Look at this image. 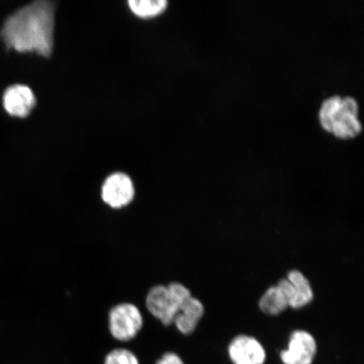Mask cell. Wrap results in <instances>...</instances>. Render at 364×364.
Returning a JSON list of instances; mask_svg holds the SVG:
<instances>
[{
    "instance_id": "obj_6",
    "label": "cell",
    "mask_w": 364,
    "mask_h": 364,
    "mask_svg": "<svg viewBox=\"0 0 364 364\" xmlns=\"http://www.w3.org/2000/svg\"><path fill=\"white\" fill-rule=\"evenodd\" d=\"M277 285L283 292L289 308L302 309L313 301L311 284L304 273L299 270L290 271Z\"/></svg>"
},
{
    "instance_id": "obj_8",
    "label": "cell",
    "mask_w": 364,
    "mask_h": 364,
    "mask_svg": "<svg viewBox=\"0 0 364 364\" xmlns=\"http://www.w3.org/2000/svg\"><path fill=\"white\" fill-rule=\"evenodd\" d=\"M229 356L234 364H264L267 355L263 346L257 338L240 335L231 341Z\"/></svg>"
},
{
    "instance_id": "obj_9",
    "label": "cell",
    "mask_w": 364,
    "mask_h": 364,
    "mask_svg": "<svg viewBox=\"0 0 364 364\" xmlns=\"http://www.w3.org/2000/svg\"><path fill=\"white\" fill-rule=\"evenodd\" d=\"M3 105L4 110L11 116L26 117L35 107V95L28 86L12 85L4 94Z\"/></svg>"
},
{
    "instance_id": "obj_3",
    "label": "cell",
    "mask_w": 364,
    "mask_h": 364,
    "mask_svg": "<svg viewBox=\"0 0 364 364\" xmlns=\"http://www.w3.org/2000/svg\"><path fill=\"white\" fill-rule=\"evenodd\" d=\"M192 296L188 288L177 282L159 284L149 290L145 306L154 318L164 326H169L173 325L182 304Z\"/></svg>"
},
{
    "instance_id": "obj_1",
    "label": "cell",
    "mask_w": 364,
    "mask_h": 364,
    "mask_svg": "<svg viewBox=\"0 0 364 364\" xmlns=\"http://www.w3.org/2000/svg\"><path fill=\"white\" fill-rule=\"evenodd\" d=\"M54 7L49 1H36L8 18L1 31L8 48L17 52H35L46 58L52 54Z\"/></svg>"
},
{
    "instance_id": "obj_11",
    "label": "cell",
    "mask_w": 364,
    "mask_h": 364,
    "mask_svg": "<svg viewBox=\"0 0 364 364\" xmlns=\"http://www.w3.org/2000/svg\"><path fill=\"white\" fill-rule=\"evenodd\" d=\"M259 308L267 316H279L289 308L283 292L277 284L270 287L259 300Z\"/></svg>"
},
{
    "instance_id": "obj_5",
    "label": "cell",
    "mask_w": 364,
    "mask_h": 364,
    "mask_svg": "<svg viewBox=\"0 0 364 364\" xmlns=\"http://www.w3.org/2000/svg\"><path fill=\"white\" fill-rule=\"evenodd\" d=\"M135 198V186L129 176L116 172L109 176L102 186V199L112 209L129 206Z\"/></svg>"
},
{
    "instance_id": "obj_12",
    "label": "cell",
    "mask_w": 364,
    "mask_h": 364,
    "mask_svg": "<svg viewBox=\"0 0 364 364\" xmlns=\"http://www.w3.org/2000/svg\"><path fill=\"white\" fill-rule=\"evenodd\" d=\"M166 0H130L129 6L132 12L140 18H152L165 11Z\"/></svg>"
},
{
    "instance_id": "obj_13",
    "label": "cell",
    "mask_w": 364,
    "mask_h": 364,
    "mask_svg": "<svg viewBox=\"0 0 364 364\" xmlns=\"http://www.w3.org/2000/svg\"><path fill=\"white\" fill-rule=\"evenodd\" d=\"M104 364H140L136 354L127 348H116L108 353Z\"/></svg>"
},
{
    "instance_id": "obj_2",
    "label": "cell",
    "mask_w": 364,
    "mask_h": 364,
    "mask_svg": "<svg viewBox=\"0 0 364 364\" xmlns=\"http://www.w3.org/2000/svg\"><path fill=\"white\" fill-rule=\"evenodd\" d=\"M318 120L323 129L341 139H353L363 130L358 102L351 97L335 95L325 100L318 112Z\"/></svg>"
},
{
    "instance_id": "obj_7",
    "label": "cell",
    "mask_w": 364,
    "mask_h": 364,
    "mask_svg": "<svg viewBox=\"0 0 364 364\" xmlns=\"http://www.w3.org/2000/svg\"><path fill=\"white\" fill-rule=\"evenodd\" d=\"M317 353L316 341L309 332L296 330L291 334L288 348L281 352L284 364H312Z\"/></svg>"
},
{
    "instance_id": "obj_14",
    "label": "cell",
    "mask_w": 364,
    "mask_h": 364,
    "mask_svg": "<svg viewBox=\"0 0 364 364\" xmlns=\"http://www.w3.org/2000/svg\"><path fill=\"white\" fill-rule=\"evenodd\" d=\"M156 364H185L182 358L176 353H166L159 358Z\"/></svg>"
},
{
    "instance_id": "obj_4",
    "label": "cell",
    "mask_w": 364,
    "mask_h": 364,
    "mask_svg": "<svg viewBox=\"0 0 364 364\" xmlns=\"http://www.w3.org/2000/svg\"><path fill=\"white\" fill-rule=\"evenodd\" d=\"M143 326L142 313L134 304H118L109 312V331L112 338L121 343L134 339L142 330Z\"/></svg>"
},
{
    "instance_id": "obj_10",
    "label": "cell",
    "mask_w": 364,
    "mask_h": 364,
    "mask_svg": "<svg viewBox=\"0 0 364 364\" xmlns=\"http://www.w3.org/2000/svg\"><path fill=\"white\" fill-rule=\"evenodd\" d=\"M204 313L203 304L192 296L182 304L173 324L181 334L185 336L193 334L197 329L200 321L202 320Z\"/></svg>"
}]
</instances>
